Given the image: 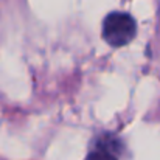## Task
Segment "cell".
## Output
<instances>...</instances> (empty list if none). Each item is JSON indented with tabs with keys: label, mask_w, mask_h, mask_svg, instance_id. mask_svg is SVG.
<instances>
[{
	"label": "cell",
	"mask_w": 160,
	"mask_h": 160,
	"mask_svg": "<svg viewBox=\"0 0 160 160\" xmlns=\"http://www.w3.org/2000/svg\"><path fill=\"white\" fill-rule=\"evenodd\" d=\"M137 34V22L135 19L121 11H115L107 14L103 20V38L112 47L128 45Z\"/></svg>",
	"instance_id": "6da1fadb"
},
{
	"label": "cell",
	"mask_w": 160,
	"mask_h": 160,
	"mask_svg": "<svg viewBox=\"0 0 160 160\" xmlns=\"http://www.w3.org/2000/svg\"><path fill=\"white\" fill-rule=\"evenodd\" d=\"M120 142L113 135H101L95 140L93 148L87 154L86 160H118Z\"/></svg>",
	"instance_id": "7a4b0ae2"
}]
</instances>
